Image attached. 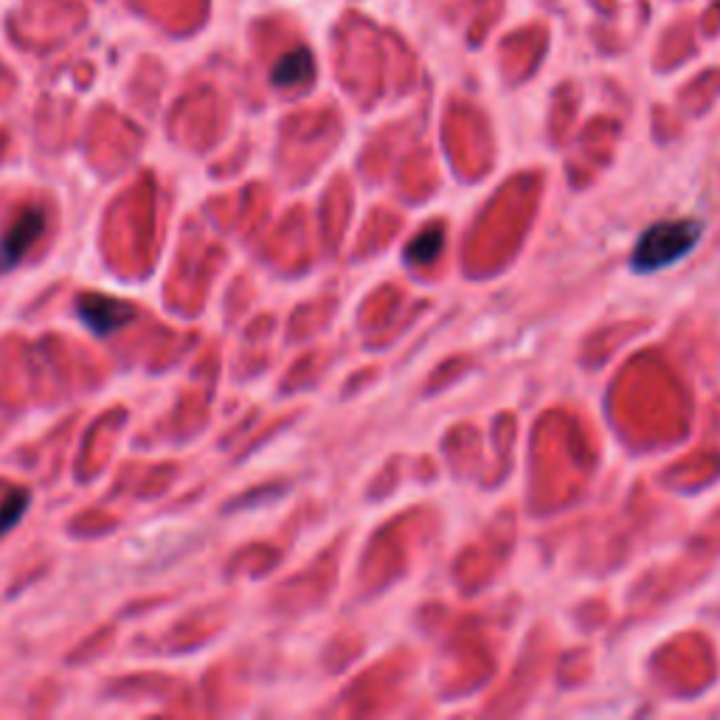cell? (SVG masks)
<instances>
[{
    "label": "cell",
    "instance_id": "cell-1",
    "mask_svg": "<svg viewBox=\"0 0 720 720\" xmlns=\"http://www.w3.org/2000/svg\"><path fill=\"white\" fill-rule=\"evenodd\" d=\"M698 237H701L698 223H659L639 239L634 265L639 270H656L661 265L676 263L696 245Z\"/></svg>",
    "mask_w": 720,
    "mask_h": 720
},
{
    "label": "cell",
    "instance_id": "cell-2",
    "mask_svg": "<svg viewBox=\"0 0 720 720\" xmlns=\"http://www.w3.org/2000/svg\"><path fill=\"white\" fill-rule=\"evenodd\" d=\"M45 232V214L43 208L31 206L18 214V220L12 223L3 239H0V274L12 270L20 259L29 254V248L43 237Z\"/></svg>",
    "mask_w": 720,
    "mask_h": 720
},
{
    "label": "cell",
    "instance_id": "cell-3",
    "mask_svg": "<svg viewBox=\"0 0 720 720\" xmlns=\"http://www.w3.org/2000/svg\"><path fill=\"white\" fill-rule=\"evenodd\" d=\"M76 312H80L82 321H85L96 336H111V332L122 330V327H127L135 318L133 307L99 294L80 296V299H76Z\"/></svg>",
    "mask_w": 720,
    "mask_h": 720
},
{
    "label": "cell",
    "instance_id": "cell-4",
    "mask_svg": "<svg viewBox=\"0 0 720 720\" xmlns=\"http://www.w3.org/2000/svg\"><path fill=\"white\" fill-rule=\"evenodd\" d=\"M310 74H312L310 51L299 49V51H294V54H287L285 60L274 68V82L281 88L301 85V82L310 80Z\"/></svg>",
    "mask_w": 720,
    "mask_h": 720
},
{
    "label": "cell",
    "instance_id": "cell-5",
    "mask_svg": "<svg viewBox=\"0 0 720 720\" xmlns=\"http://www.w3.org/2000/svg\"><path fill=\"white\" fill-rule=\"evenodd\" d=\"M25 507H29V493H25V490H14V493L0 504V535L12 529V526L23 518Z\"/></svg>",
    "mask_w": 720,
    "mask_h": 720
},
{
    "label": "cell",
    "instance_id": "cell-6",
    "mask_svg": "<svg viewBox=\"0 0 720 720\" xmlns=\"http://www.w3.org/2000/svg\"><path fill=\"white\" fill-rule=\"evenodd\" d=\"M440 245H442V232L440 228H431V232L422 234L420 239H414L411 243V259H416V263H431V259L440 254Z\"/></svg>",
    "mask_w": 720,
    "mask_h": 720
}]
</instances>
